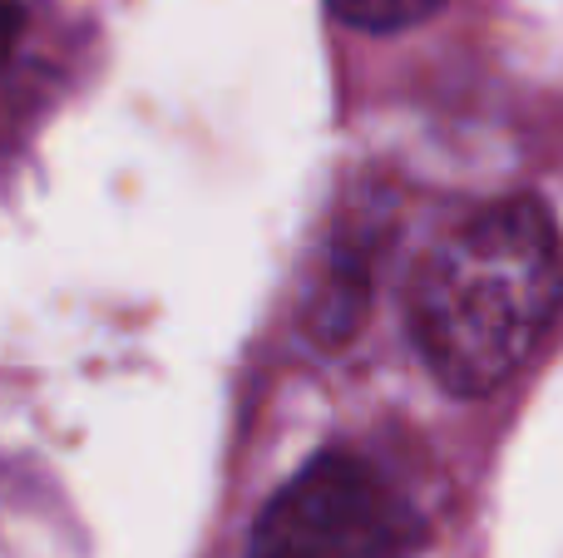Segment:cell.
<instances>
[{
    "instance_id": "cell-4",
    "label": "cell",
    "mask_w": 563,
    "mask_h": 558,
    "mask_svg": "<svg viewBox=\"0 0 563 558\" xmlns=\"http://www.w3.org/2000/svg\"><path fill=\"white\" fill-rule=\"evenodd\" d=\"M331 20L351 30H366V35H396V30H410L420 20L440 15L445 0H327Z\"/></svg>"
},
{
    "instance_id": "cell-2",
    "label": "cell",
    "mask_w": 563,
    "mask_h": 558,
    "mask_svg": "<svg viewBox=\"0 0 563 558\" xmlns=\"http://www.w3.org/2000/svg\"><path fill=\"white\" fill-rule=\"evenodd\" d=\"M416 544V514L376 465L327 450L277 490L247 558H406Z\"/></svg>"
},
{
    "instance_id": "cell-1",
    "label": "cell",
    "mask_w": 563,
    "mask_h": 558,
    "mask_svg": "<svg viewBox=\"0 0 563 558\" xmlns=\"http://www.w3.org/2000/svg\"><path fill=\"white\" fill-rule=\"evenodd\" d=\"M559 302L563 243L554 217L539 198H505L426 257L410 326L450 395H489L534 356Z\"/></svg>"
},
{
    "instance_id": "cell-5",
    "label": "cell",
    "mask_w": 563,
    "mask_h": 558,
    "mask_svg": "<svg viewBox=\"0 0 563 558\" xmlns=\"http://www.w3.org/2000/svg\"><path fill=\"white\" fill-rule=\"evenodd\" d=\"M20 25H25V15H20L15 0H0V65H5V55L15 49V35Z\"/></svg>"
},
{
    "instance_id": "cell-3",
    "label": "cell",
    "mask_w": 563,
    "mask_h": 558,
    "mask_svg": "<svg viewBox=\"0 0 563 558\" xmlns=\"http://www.w3.org/2000/svg\"><path fill=\"white\" fill-rule=\"evenodd\" d=\"M371 312V247L366 237H336L327 267H321L317 297L307 306V332L317 346L336 351L361 332Z\"/></svg>"
}]
</instances>
